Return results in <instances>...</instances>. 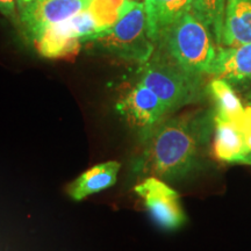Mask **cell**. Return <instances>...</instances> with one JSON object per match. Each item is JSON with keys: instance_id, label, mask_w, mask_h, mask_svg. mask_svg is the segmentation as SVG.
Wrapping results in <instances>:
<instances>
[{"instance_id": "cell-1", "label": "cell", "mask_w": 251, "mask_h": 251, "mask_svg": "<svg viewBox=\"0 0 251 251\" xmlns=\"http://www.w3.org/2000/svg\"><path fill=\"white\" fill-rule=\"evenodd\" d=\"M214 115L168 117L141 142L131 172L137 177L176 181L192 175L202 161Z\"/></svg>"}, {"instance_id": "cell-2", "label": "cell", "mask_w": 251, "mask_h": 251, "mask_svg": "<svg viewBox=\"0 0 251 251\" xmlns=\"http://www.w3.org/2000/svg\"><path fill=\"white\" fill-rule=\"evenodd\" d=\"M171 61L191 76L209 75L216 51L211 30L188 12L165 31L156 45Z\"/></svg>"}, {"instance_id": "cell-3", "label": "cell", "mask_w": 251, "mask_h": 251, "mask_svg": "<svg viewBox=\"0 0 251 251\" xmlns=\"http://www.w3.org/2000/svg\"><path fill=\"white\" fill-rule=\"evenodd\" d=\"M139 81L161 99L170 114L197 101L200 96L201 79L185 72L159 48H156L151 57L141 64Z\"/></svg>"}, {"instance_id": "cell-4", "label": "cell", "mask_w": 251, "mask_h": 251, "mask_svg": "<svg viewBox=\"0 0 251 251\" xmlns=\"http://www.w3.org/2000/svg\"><path fill=\"white\" fill-rule=\"evenodd\" d=\"M103 51L143 64L156 49L149 36L144 2L134 1L117 24L92 40Z\"/></svg>"}, {"instance_id": "cell-5", "label": "cell", "mask_w": 251, "mask_h": 251, "mask_svg": "<svg viewBox=\"0 0 251 251\" xmlns=\"http://www.w3.org/2000/svg\"><path fill=\"white\" fill-rule=\"evenodd\" d=\"M115 108L140 142L170 115L161 99L140 81L122 94Z\"/></svg>"}, {"instance_id": "cell-6", "label": "cell", "mask_w": 251, "mask_h": 251, "mask_svg": "<svg viewBox=\"0 0 251 251\" xmlns=\"http://www.w3.org/2000/svg\"><path fill=\"white\" fill-rule=\"evenodd\" d=\"M134 192L141 198L157 226L166 230H175L184 225L186 218L179 194L165 180L146 177L135 185Z\"/></svg>"}, {"instance_id": "cell-7", "label": "cell", "mask_w": 251, "mask_h": 251, "mask_svg": "<svg viewBox=\"0 0 251 251\" xmlns=\"http://www.w3.org/2000/svg\"><path fill=\"white\" fill-rule=\"evenodd\" d=\"M90 0H33L21 9V21L30 40L52 25L87 8Z\"/></svg>"}, {"instance_id": "cell-8", "label": "cell", "mask_w": 251, "mask_h": 251, "mask_svg": "<svg viewBox=\"0 0 251 251\" xmlns=\"http://www.w3.org/2000/svg\"><path fill=\"white\" fill-rule=\"evenodd\" d=\"M209 75L228 83L251 80V43L238 47H220Z\"/></svg>"}, {"instance_id": "cell-9", "label": "cell", "mask_w": 251, "mask_h": 251, "mask_svg": "<svg viewBox=\"0 0 251 251\" xmlns=\"http://www.w3.org/2000/svg\"><path fill=\"white\" fill-rule=\"evenodd\" d=\"M193 0H144L149 36L159 42L165 31L191 12Z\"/></svg>"}, {"instance_id": "cell-10", "label": "cell", "mask_w": 251, "mask_h": 251, "mask_svg": "<svg viewBox=\"0 0 251 251\" xmlns=\"http://www.w3.org/2000/svg\"><path fill=\"white\" fill-rule=\"evenodd\" d=\"M120 168V163L115 161L92 166L69 185V197L75 201H80L94 193L107 190L117 181Z\"/></svg>"}, {"instance_id": "cell-11", "label": "cell", "mask_w": 251, "mask_h": 251, "mask_svg": "<svg viewBox=\"0 0 251 251\" xmlns=\"http://www.w3.org/2000/svg\"><path fill=\"white\" fill-rule=\"evenodd\" d=\"M250 153L242 130L234 121L214 113L213 155L215 159L234 163L238 157Z\"/></svg>"}, {"instance_id": "cell-12", "label": "cell", "mask_w": 251, "mask_h": 251, "mask_svg": "<svg viewBox=\"0 0 251 251\" xmlns=\"http://www.w3.org/2000/svg\"><path fill=\"white\" fill-rule=\"evenodd\" d=\"M251 43V0H227L221 46Z\"/></svg>"}, {"instance_id": "cell-13", "label": "cell", "mask_w": 251, "mask_h": 251, "mask_svg": "<svg viewBox=\"0 0 251 251\" xmlns=\"http://www.w3.org/2000/svg\"><path fill=\"white\" fill-rule=\"evenodd\" d=\"M31 41L39 54L46 58H63L76 55L81 43L80 40L68 35L58 24L45 28Z\"/></svg>"}, {"instance_id": "cell-14", "label": "cell", "mask_w": 251, "mask_h": 251, "mask_svg": "<svg viewBox=\"0 0 251 251\" xmlns=\"http://www.w3.org/2000/svg\"><path fill=\"white\" fill-rule=\"evenodd\" d=\"M208 91L214 100L215 114L231 121H237L243 114L244 107L230 83L222 78H214L208 85Z\"/></svg>"}, {"instance_id": "cell-15", "label": "cell", "mask_w": 251, "mask_h": 251, "mask_svg": "<svg viewBox=\"0 0 251 251\" xmlns=\"http://www.w3.org/2000/svg\"><path fill=\"white\" fill-rule=\"evenodd\" d=\"M227 0H193L191 12L211 30L215 43L221 46Z\"/></svg>"}, {"instance_id": "cell-16", "label": "cell", "mask_w": 251, "mask_h": 251, "mask_svg": "<svg viewBox=\"0 0 251 251\" xmlns=\"http://www.w3.org/2000/svg\"><path fill=\"white\" fill-rule=\"evenodd\" d=\"M240 129L242 130L244 135V139H246V143L249 148V151L251 153V105L244 108L243 114L241 115V118L237 121H234Z\"/></svg>"}, {"instance_id": "cell-17", "label": "cell", "mask_w": 251, "mask_h": 251, "mask_svg": "<svg viewBox=\"0 0 251 251\" xmlns=\"http://www.w3.org/2000/svg\"><path fill=\"white\" fill-rule=\"evenodd\" d=\"M15 0H0V12L5 15H12L14 13Z\"/></svg>"}, {"instance_id": "cell-18", "label": "cell", "mask_w": 251, "mask_h": 251, "mask_svg": "<svg viewBox=\"0 0 251 251\" xmlns=\"http://www.w3.org/2000/svg\"><path fill=\"white\" fill-rule=\"evenodd\" d=\"M235 164H246V165H251V153H248V155L238 157L236 161L234 162Z\"/></svg>"}, {"instance_id": "cell-19", "label": "cell", "mask_w": 251, "mask_h": 251, "mask_svg": "<svg viewBox=\"0 0 251 251\" xmlns=\"http://www.w3.org/2000/svg\"><path fill=\"white\" fill-rule=\"evenodd\" d=\"M30 1H33V0H18L19 7H20V9H23L25 6H26L27 4H29Z\"/></svg>"}, {"instance_id": "cell-20", "label": "cell", "mask_w": 251, "mask_h": 251, "mask_svg": "<svg viewBox=\"0 0 251 251\" xmlns=\"http://www.w3.org/2000/svg\"><path fill=\"white\" fill-rule=\"evenodd\" d=\"M248 99H249V101L251 102V89H250L249 92H248Z\"/></svg>"}]
</instances>
